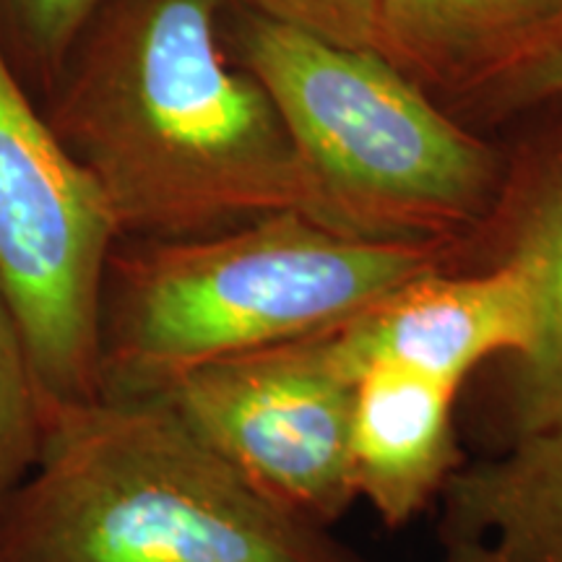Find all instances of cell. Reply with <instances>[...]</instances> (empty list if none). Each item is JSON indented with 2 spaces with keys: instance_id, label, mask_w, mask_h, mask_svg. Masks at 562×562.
<instances>
[{
  "instance_id": "obj_5",
  "label": "cell",
  "mask_w": 562,
  "mask_h": 562,
  "mask_svg": "<svg viewBox=\"0 0 562 562\" xmlns=\"http://www.w3.org/2000/svg\"><path fill=\"white\" fill-rule=\"evenodd\" d=\"M117 229L0 47V284L45 419L100 398V300Z\"/></svg>"
},
{
  "instance_id": "obj_13",
  "label": "cell",
  "mask_w": 562,
  "mask_h": 562,
  "mask_svg": "<svg viewBox=\"0 0 562 562\" xmlns=\"http://www.w3.org/2000/svg\"><path fill=\"white\" fill-rule=\"evenodd\" d=\"M104 0H0V47L34 100L50 89L70 42Z\"/></svg>"
},
{
  "instance_id": "obj_8",
  "label": "cell",
  "mask_w": 562,
  "mask_h": 562,
  "mask_svg": "<svg viewBox=\"0 0 562 562\" xmlns=\"http://www.w3.org/2000/svg\"><path fill=\"white\" fill-rule=\"evenodd\" d=\"M537 331L529 281L516 266L442 269L412 279L328 331L349 375L391 362L461 391L482 362L518 360Z\"/></svg>"
},
{
  "instance_id": "obj_11",
  "label": "cell",
  "mask_w": 562,
  "mask_h": 562,
  "mask_svg": "<svg viewBox=\"0 0 562 562\" xmlns=\"http://www.w3.org/2000/svg\"><path fill=\"white\" fill-rule=\"evenodd\" d=\"M560 0H378L375 53L461 94L508 60Z\"/></svg>"
},
{
  "instance_id": "obj_6",
  "label": "cell",
  "mask_w": 562,
  "mask_h": 562,
  "mask_svg": "<svg viewBox=\"0 0 562 562\" xmlns=\"http://www.w3.org/2000/svg\"><path fill=\"white\" fill-rule=\"evenodd\" d=\"M154 396L294 516L331 529L357 501L349 474L355 378L328 331L203 362Z\"/></svg>"
},
{
  "instance_id": "obj_1",
  "label": "cell",
  "mask_w": 562,
  "mask_h": 562,
  "mask_svg": "<svg viewBox=\"0 0 562 562\" xmlns=\"http://www.w3.org/2000/svg\"><path fill=\"white\" fill-rule=\"evenodd\" d=\"M224 5L104 0L40 100L117 240H195L273 214L334 229L266 89L224 47Z\"/></svg>"
},
{
  "instance_id": "obj_15",
  "label": "cell",
  "mask_w": 562,
  "mask_h": 562,
  "mask_svg": "<svg viewBox=\"0 0 562 562\" xmlns=\"http://www.w3.org/2000/svg\"><path fill=\"white\" fill-rule=\"evenodd\" d=\"M227 3L334 45L375 50L378 0H227Z\"/></svg>"
},
{
  "instance_id": "obj_14",
  "label": "cell",
  "mask_w": 562,
  "mask_h": 562,
  "mask_svg": "<svg viewBox=\"0 0 562 562\" xmlns=\"http://www.w3.org/2000/svg\"><path fill=\"white\" fill-rule=\"evenodd\" d=\"M459 97L490 117L526 115L562 100V0L552 16L508 60L463 89Z\"/></svg>"
},
{
  "instance_id": "obj_10",
  "label": "cell",
  "mask_w": 562,
  "mask_h": 562,
  "mask_svg": "<svg viewBox=\"0 0 562 562\" xmlns=\"http://www.w3.org/2000/svg\"><path fill=\"white\" fill-rule=\"evenodd\" d=\"M438 501L442 562H562V414L461 463Z\"/></svg>"
},
{
  "instance_id": "obj_2",
  "label": "cell",
  "mask_w": 562,
  "mask_h": 562,
  "mask_svg": "<svg viewBox=\"0 0 562 562\" xmlns=\"http://www.w3.org/2000/svg\"><path fill=\"white\" fill-rule=\"evenodd\" d=\"M0 562H368L258 492L161 398L63 406L0 510Z\"/></svg>"
},
{
  "instance_id": "obj_3",
  "label": "cell",
  "mask_w": 562,
  "mask_h": 562,
  "mask_svg": "<svg viewBox=\"0 0 562 562\" xmlns=\"http://www.w3.org/2000/svg\"><path fill=\"white\" fill-rule=\"evenodd\" d=\"M442 269H459V250L362 240L300 214L195 240H117L100 300V396L146 398L203 362L331 331Z\"/></svg>"
},
{
  "instance_id": "obj_7",
  "label": "cell",
  "mask_w": 562,
  "mask_h": 562,
  "mask_svg": "<svg viewBox=\"0 0 562 562\" xmlns=\"http://www.w3.org/2000/svg\"><path fill=\"white\" fill-rule=\"evenodd\" d=\"M537 117L508 161L459 269L516 266L529 281L537 331L518 360L497 362L495 422L505 446L562 414V100Z\"/></svg>"
},
{
  "instance_id": "obj_12",
  "label": "cell",
  "mask_w": 562,
  "mask_h": 562,
  "mask_svg": "<svg viewBox=\"0 0 562 562\" xmlns=\"http://www.w3.org/2000/svg\"><path fill=\"white\" fill-rule=\"evenodd\" d=\"M45 414L19 323L0 284V510L37 461Z\"/></svg>"
},
{
  "instance_id": "obj_4",
  "label": "cell",
  "mask_w": 562,
  "mask_h": 562,
  "mask_svg": "<svg viewBox=\"0 0 562 562\" xmlns=\"http://www.w3.org/2000/svg\"><path fill=\"white\" fill-rule=\"evenodd\" d=\"M227 9V5H224ZM222 40L269 94L318 182L331 227L461 252L495 201L503 159L375 50L237 9Z\"/></svg>"
},
{
  "instance_id": "obj_9",
  "label": "cell",
  "mask_w": 562,
  "mask_h": 562,
  "mask_svg": "<svg viewBox=\"0 0 562 562\" xmlns=\"http://www.w3.org/2000/svg\"><path fill=\"white\" fill-rule=\"evenodd\" d=\"M459 391L402 364L378 362L355 383L349 474L391 529H402L438 501L461 467L453 404Z\"/></svg>"
}]
</instances>
